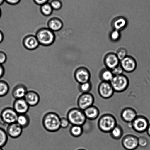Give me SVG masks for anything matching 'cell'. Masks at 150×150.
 <instances>
[{"label":"cell","mask_w":150,"mask_h":150,"mask_svg":"<svg viewBox=\"0 0 150 150\" xmlns=\"http://www.w3.org/2000/svg\"><path fill=\"white\" fill-rule=\"evenodd\" d=\"M61 117L53 112L47 113L44 116L42 124L44 129L49 132H56L61 128Z\"/></svg>","instance_id":"obj_1"},{"label":"cell","mask_w":150,"mask_h":150,"mask_svg":"<svg viewBox=\"0 0 150 150\" xmlns=\"http://www.w3.org/2000/svg\"><path fill=\"white\" fill-rule=\"evenodd\" d=\"M117 119L112 114H103L98 120V126L99 130L104 133H110L117 124Z\"/></svg>","instance_id":"obj_2"},{"label":"cell","mask_w":150,"mask_h":150,"mask_svg":"<svg viewBox=\"0 0 150 150\" xmlns=\"http://www.w3.org/2000/svg\"><path fill=\"white\" fill-rule=\"evenodd\" d=\"M67 117L72 125L83 126L87 120L83 111L79 108H72L69 110Z\"/></svg>","instance_id":"obj_3"},{"label":"cell","mask_w":150,"mask_h":150,"mask_svg":"<svg viewBox=\"0 0 150 150\" xmlns=\"http://www.w3.org/2000/svg\"><path fill=\"white\" fill-rule=\"evenodd\" d=\"M40 45L44 46H49L55 42V33L48 28H42L37 32L36 35Z\"/></svg>","instance_id":"obj_4"},{"label":"cell","mask_w":150,"mask_h":150,"mask_svg":"<svg viewBox=\"0 0 150 150\" xmlns=\"http://www.w3.org/2000/svg\"><path fill=\"white\" fill-rule=\"evenodd\" d=\"M110 83L115 92L119 93L125 91L128 87L129 84L128 79L122 75L114 76Z\"/></svg>","instance_id":"obj_5"},{"label":"cell","mask_w":150,"mask_h":150,"mask_svg":"<svg viewBox=\"0 0 150 150\" xmlns=\"http://www.w3.org/2000/svg\"><path fill=\"white\" fill-rule=\"evenodd\" d=\"M130 124L134 131L137 133H142L146 131L149 122L146 117L143 115H138Z\"/></svg>","instance_id":"obj_6"},{"label":"cell","mask_w":150,"mask_h":150,"mask_svg":"<svg viewBox=\"0 0 150 150\" xmlns=\"http://www.w3.org/2000/svg\"><path fill=\"white\" fill-rule=\"evenodd\" d=\"M18 114L12 108H4L0 114L1 120L4 124L9 125L17 122Z\"/></svg>","instance_id":"obj_7"},{"label":"cell","mask_w":150,"mask_h":150,"mask_svg":"<svg viewBox=\"0 0 150 150\" xmlns=\"http://www.w3.org/2000/svg\"><path fill=\"white\" fill-rule=\"evenodd\" d=\"M95 97L90 92L82 93L78 98L77 104L78 108L84 111L87 108L93 105Z\"/></svg>","instance_id":"obj_8"},{"label":"cell","mask_w":150,"mask_h":150,"mask_svg":"<svg viewBox=\"0 0 150 150\" xmlns=\"http://www.w3.org/2000/svg\"><path fill=\"white\" fill-rule=\"evenodd\" d=\"M121 145L126 150H135L139 147L138 137L133 134H127L122 139Z\"/></svg>","instance_id":"obj_9"},{"label":"cell","mask_w":150,"mask_h":150,"mask_svg":"<svg viewBox=\"0 0 150 150\" xmlns=\"http://www.w3.org/2000/svg\"><path fill=\"white\" fill-rule=\"evenodd\" d=\"M98 92L101 98L108 99L112 97L115 91L110 82H102L98 86Z\"/></svg>","instance_id":"obj_10"},{"label":"cell","mask_w":150,"mask_h":150,"mask_svg":"<svg viewBox=\"0 0 150 150\" xmlns=\"http://www.w3.org/2000/svg\"><path fill=\"white\" fill-rule=\"evenodd\" d=\"M13 108L18 114H27L30 107L24 98L15 99L13 102Z\"/></svg>","instance_id":"obj_11"},{"label":"cell","mask_w":150,"mask_h":150,"mask_svg":"<svg viewBox=\"0 0 150 150\" xmlns=\"http://www.w3.org/2000/svg\"><path fill=\"white\" fill-rule=\"evenodd\" d=\"M74 76L75 80L79 84L89 82L90 79L89 72L83 68L76 69L74 72Z\"/></svg>","instance_id":"obj_12"},{"label":"cell","mask_w":150,"mask_h":150,"mask_svg":"<svg viewBox=\"0 0 150 150\" xmlns=\"http://www.w3.org/2000/svg\"><path fill=\"white\" fill-rule=\"evenodd\" d=\"M137 116L136 110L131 107L123 109L120 114L122 120L129 124L132 123Z\"/></svg>","instance_id":"obj_13"},{"label":"cell","mask_w":150,"mask_h":150,"mask_svg":"<svg viewBox=\"0 0 150 150\" xmlns=\"http://www.w3.org/2000/svg\"><path fill=\"white\" fill-rule=\"evenodd\" d=\"M23 130V128L16 122L8 125L6 131L9 137L13 139H16L21 136Z\"/></svg>","instance_id":"obj_14"},{"label":"cell","mask_w":150,"mask_h":150,"mask_svg":"<svg viewBox=\"0 0 150 150\" xmlns=\"http://www.w3.org/2000/svg\"><path fill=\"white\" fill-rule=\"evenodd\" d=\"M23 46L29 50H34L39 46L40 44L36 35H29L24 38L23 41Z\"/></svg>","instance_id":"obj_15"},{"label":"cell","mask_w":150,"mask_h":150,"mask_svg":"<svg viewBox=\"0 0 150 150\" xmlns=\"http://www.w3.org/2000/svg\"><path fill=\"white\" fill-rule=\"evenodd\" d=\"M24 98L30 107L36 106L40 101L39 94L33 90L28 91Z\"/></svg>","instance_id":"obj_16"},{"label":"cell","mask_w":150,"mask_h":150,"mask_svg":"<svg viewBox=\"0 0 150 150\" xmlns=\"http://www.w3.org/2000/svg\"><path fill=\"white\" fill-rule=\"evenodd\" d=\"M28 91L25 85L23 84H19L13 88L11 92L12 95L15 99L23 98Z\"/></svg>","instance_id":"obj_17"},{"label":"cell","mask_w":150,"mask_h":150,"mask_svg":"<svg viewBox=\"0 0 150 150\" xmlns=\"http://www.w3.org/2000/svg\"><path fill=\"white\" fill-rule=\"evenodd\" d=\"M121 67L123 70L127 72L134 71L136 68V63L133 58L130 57H126L122 60Z\"/></svg>","instance_id":"obj_18"},{"label":"cell","mask_w":150,"mask_h":150,"mask_svg":"<svg viewBox=\"0 0 150 150\" xmlns=\"http://www.w3.org/2000/svg\"><path fill=\"white\" fill-rule=\"evenodd\" d=\"M63 23L61 19L58 17H53L48 23V28L54 32L59 31L62 29Z\"/></svg>","instance_id":"obj_19"},{"label":"cell","mask_w":150,"mask_h":150,"mask_svg":"<svg viewBox=\"0 0 150 150\" xmlns=\"http://www.w3.org/2000/svg\"><path fill=\"white\" fill-rule=\"evenodd\" d=\"M87 119L93 120L96 119L99 117L100 111L98 108L93 105L83 111Z\"/></svg>","instance_id":"obj_20"},{"label":"cell","mask_w":150,"mask_h":150,"mask_svg":"<svg viewBox=\"0 0 150 150\" xmlns=\"http://www.w3.org/2000/svg\"><path fill=\"white\" fill-rule=\"evenodd\" d=\"M119 60L117 55L113 54H108L106 57L105 63L107 67L113 70L117 67L119 64Z\"/></svg>","instance_id":"obj_21"},{"label":"cell","mask_w":150,"mask_h":150,"mask_svg":"<svg viewBox=\"0 0 150 150\" xmlns=\"http://www.w3.org/2000/svg\"><path fill=\"white\" fill-rule=\"evenodd\" d=\"M16 122L23 129H25L30 124V117L27 114H18Z\"/></svg>","instance_id":"obj_22"},{"label":"cell","mask_w":150,"mask_h":150,"mask_svg":"<svg viewBox=\"0 0 150 150\" xmlns=\"http://www.w3.org/2000/svg\"><path fill=\"white\" fill-rule=\"evenodd\" d=\"M111 137L115 140H119L123 136V130L120 125L117 124L115 127L110 132Z\"/></svg>","instance_id":"obj_23"},{"label":"cell","mask_w":150,"mask_h":150,"mask_svg":"<svg viewBox=\"0 0 150 150\" xmlns=\"http://www.w3.org/2000/svg\"><path fill=\"white\" fill-rule=\"evenodd\" d=\"M69 132L70 135L73 137H80L83 132V127L80 126L72 125L70 128Z\"/></svg>","instance_id":"obj_24"},{"label":"cell","mask_w":150,"mask_h":150,"mask_svg":"<svg viewBox=\"0 0 150 150\" xmlns=\"http://www.w3.org/2000/svg\"><path fill=\"white\" fill-rule=\"evenodd\" d=\"M40 10L43 15L47 17L51 15L54 11L49 2L41 6Z\"/></svg>","instance_id":"obj_25"},{"label":"cell","mask_w":150,"mask_h":150,"mask_svg":"<svg viewBox=\"0 0 150 150\" xmlns=\"http://www.w3.org/2000/svg\"><path fill=\"white\" fill-rule=\"evenodd\" d=\"M10 90L8 84L6 81L0 79V97L5 96Z\"/></svg>","instance_id":"obj_26"},{"label":"cell","mask_w":150,"mask_h":150,"mask_svg":"<svg viewBox=\"0 0 150 150\" xmlns=\"http://www.w3.org/2000/svg\"><path fill=\"white\" fill-rule=\"evenodd\" d=\"M8 140V136L6 131L0 127V148H4L7 144Z\"/></svg>","instance_id":"obj_27"},{"label":"cell","mask_w":150,"mask_h":150,"mask_svg":"<svg viewBox=\"0 0 150 150\" xmlns=\"http://www.w3.org/2000/svg\"><path fill=\"white\" fill-rule=\"evenodd\" d=\"M92 85L90 82L80 84L79 86V90L81 93L90 92L92 89Z\"/></svg>","instance_id":"obj_28"},{"label":"cell","mask_w":150,"mask_h":150,"mask_svg":"<svg viewBox=\"0 0 150 150\" xmlns=\"http://www.w3.org/2000/svg\"><path fill=\"white\" fill-rule=\"evenodd\" d=\"M114 76L111 71L110 70H105L101 73V78L103 82H110Z\"/></svg>","instance_id":"obj_29"},{"label":"cell","mask_w":150,"mask_h":150,"mask_svg":"<svg viewBox=\"0 0 150 150\" xmlns=\"http://www.w3.org/2000/svg\"><path fill=\"white\" fill-rule=\"evenodd\" d=\"M126 21L125 19L123 18H120L115 20L114 23V26L115 30H121L126 26Z\"/></svg>","instance_id":"obj_30"},{"label":"cell","mask_w":150,"mask_h":150,"mask_svg":"<svg viewBox=\"0 0 150 150\" xmlns=\"http://www.w3.org/2000/svg\"><path fill=\"white\" fill-rule=\"evenodd\" d=\"M49 3L54 10H59L62 8L63 4L61 0H51Z\"/></svg>","instance_id":"obj_31"},{"label":"cell","mask_w":150,"mask_h":150,"mask_svg":"<svg viewBox=\"0 0 150 150\" xmlns=\"http://www.w3.org/2000/svg\"><path fill=\"white\" fill-rule=\"evenodd\" d=\"M138 143L139 147L146 148L149 145V139L145 136H142L138 137Z\"/></svg>","instance_id":"obj_32"},{"label":"cell","mask_w":150,"mask_h":150,"mask_svg":"<svg viewBox=\"0 0 150 150\" xmlns=\"http://www.w3.org/2000/svg\"><path fill=\"white\" fill-rule=\"evenodd\" d=\"M70 123L67 117H61V127L63 129L67 128L69 126Z\"/></svg>","instance_id":"obj_33"},{"label":"cell","mask_w":150,"mask_h":150,"mask_svg":"<svg viewBox=\"0 0 150 150\" xmlns=\"http://www.w3.org/2000/svg\"><path fill=\"white\" fill-rule=\"evenodd\" d=\"M7 55L4 51L0 50V64L4 65L7 61Z\"/></svg>","instance_id":"obj_34"},{"label":"cell","mask_w":150,"mask_h":150,"mask_svg":"<svg viewBox=\"0 0 150 150\" xmlns=\"http://www.w3.org/2000/svg\"><path fill=\"white\" fill-rule=\"evenodd\" d=\"M123 69L122 67L120 66H117V67L115 68L112 70V73L114 76L120 75H122L123 72Z\"/></svg>","instance_id":"obj_35"},{"label":"cell","mask_w":150,"mask_h":150,"mask_svg":"<svg viewBox=\"0 0 150 150\" xmlns=\"http://www.w3.org/2000/svg\"><path fill=\"white\" fill-rule=\"evenodd\" d=\"M126 51L125 49H122L118 51L117 53V56L119 60H122L126 57Z\"/></svg>","instance_id":"obj_36"},{"label":"cell","mask_w":150,"mask_h":150,"mask_svg":"<svg viewBox=\"0 0 150 150\" xmlns=\"http://www.w3.org/2000/svg\"><path fill=\"white\" fill-rule=\"evenodd\" d=\"M120 36V33L119 31L115 30L112 32L111 37L113 41H116L119 39Z\"/></svg>","instance_id":"obj_37"},{"label":"cell","mask_w":150,"mask_h":150,"mask_svg":"<svg viewBox=\"0 0 150 150\" xmlns=\"http://www.w3.org/2000/svg\"><path fill=\"white\" fill-rule=\"evenodd\" d=\"M21 0H5V2L10 5H16L21 2Z\"/></svg>","instance_id":"obj_38"},{"label":"cell","mask_w":150,"mask_h":150,"mask_svg":"<svg viewBox=\"0 0 150 150\" xmlns=\"http://www.w3.org/2000/svg\"><path fill=\"white\" fill-rule=\"evenodd\" d=\"M33 3L38 6H41L50 2V0H32Z\"/></svg>","instance_id":"obj_39"},{"label":"cell","mask_w":150,"mask_h":150,"mask_svg":"<svg viewBox=\"0 0 150 150\" xmlns=\"http://www.w3.org/2000/svg\"><path fill=\"white\" fill-rule=\"evenodd\" d=\"M5 74V69L4 66L0 64V79L2 78Z\"/></svg>","instance_id":"obj_40"},{"label":"cell","mask_w":150,"mask_h":150,"mask_svg":"<svg viewBox=\"0 0 150 150\" xmlns=\"http://www.w3.org/2000/svg\"><path fill=\"white\" fill-rule=\"evenodd\" d=\"M4 35L3 32L0 29V45L4 41Z\"/></svg>","instance_id":"obj_41"},{"label":"cell","mask_w":150,"mask_h":150,"mask_svg":"<svg viewBox=\"0 0 150 150\" xmlns=\"http://www.w3.org/2000/svg\"><path fill=\"white\" fill-rule=\"evenodd\" d=\"M146 132L147 134L148 135V136L150 137V123H149V126H148V127L147 129Z\"/></svg>","instance_id":"obj_42"},{"label":"cell","mask_w":150,"mask_h":150,"mask_svg":"<svg viewBox=\"0 0 150 150\" xmlns=\"http://www.w3.org/2000/svg\"><path fill=\"white\" fill-rule=\"evenodd\" d=\"M5 3V0H0V7Z\"/></svg>","instance_id":"obj_43"},{"label":"cell","mask_w":150,"mask_h":150,"mask_svg":"<svg viewBox=\"0 0 150 150\" xmlns=\"http://www.w3.org/2000/svg\"><path fill=\"white\" fill-rule=\"evenodd\" d=\"M1 14H2V11H1V7H0V18H1Z\"/></svg>","instance_id":"obj_44"},{"label":"cell","mask_w":150,"mask_h":150,"mask_svg":"<svg viewBox=\"0 0 150 150\" xmlns=\"http://www.w3.org/2000/svg\"><path fill=\"white\" fill-rule=\"evenodd\" d=\"M76 150H86V149H84V148H79V149H76Z\"/></svg>","instance_id":"obj_45"},{"label":"cell","mask_w":150,"mask_h":150,"mask_svg":"<svg viewBox=\"0 0 150 150\" xmlns=\"http://www.w3.org/2000/svg\"><path fill=\"white\" fill-rule=\"evenodd\" d=\"M0 150H4L3 148H0Z\"/></svg>","instance_id":"obj_46"}]
</instances>
